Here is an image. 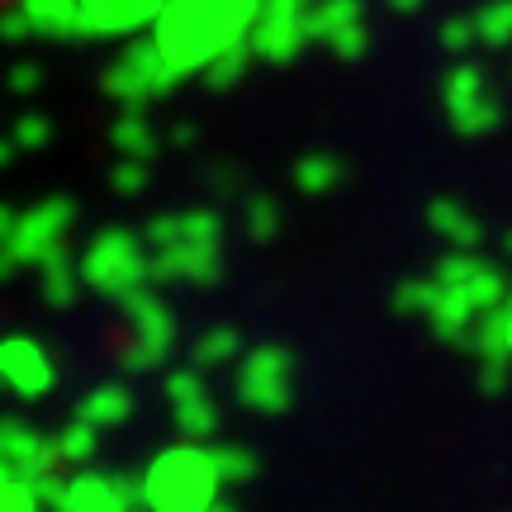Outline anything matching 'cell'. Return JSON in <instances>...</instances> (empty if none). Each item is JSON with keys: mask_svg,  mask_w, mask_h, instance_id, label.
I'll list each match as a JSON object with an SVG mask.
<instances>
[{"mask_svg": "<svg viewBox=\"0 0 512 512\" xmlns=\"http://www.w3.org/2000/svg\"><path fill=\"white\" fill-rule=\"evenodd\" d=\"M5 5H10V0H0V10H5Z\"/></svg>", "mask_w": 512, "mask_h": 512, "instance_id": "cell-1", "label": "cell"}]
</instances>
